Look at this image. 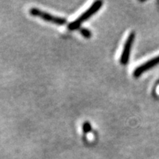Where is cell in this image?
<instances>
[{"label":"cell","instance_id":"1","mask_svg":"<svg viewBox=\"0 0 159 159\" xmlns=\"http://www.w3.org/2000/svg\"><path fill=\"white\" fill-rule=\"evenodd\" d=\"M102 1H96L95 2L92 4V5L86 11H85L75 21H72V22L69 23L68 25V29L70 30H75L80 28L81 24L84 21H87L89 19H90V17L92 16L93 15H94L99 9L102 7Z\"/></svg>","mask_w":159,"mask_h":159},{"label":"cell","instance_id":"3","mask_svg":"<svg viewBox=\"0 0 159 159\" xmlns=\"http://www.w3.org/2000/svg\"><path fill=\"white\" fill-rule=\"evenodd\" d=\"M135 39V33H131L128 39H127L124 45V49H123L122 55L120 57V63L122 65H126L129 61V57H130L131 47H132L133 43H134Z\"/></svg>","mask_w":159,"mask_h":159},{"label":"cell","instance_id":"6","mask_svg":"<svg viewBox=\"0 0 159 159\" xmlns=\"http://www.w3.org/2000/svg\"><path fill=\"white\" fill-rule=\"evenodd\" d=\"M83 130L85 134H89L91 130V125L90 122H85L83 125Z\"/></svg>","mask_w":159,"mask_h":159},{"label":"cell","instance_id":"5","mask_svg":"<svg viewBox=\"0 0 159 159\" xmlns=\"http://www.w3.org/2000/svg\"><path fill=\"white\" fill-rule=\"evenodd\" d=\"M79 30H80V33L83 36L85 37V39H90L91 35H92V34H91V32L86 28H80Z\"/></svg>","mask_w":159,"mask_h":159},{"label":"cell","instance_id":"2","mask_svg":"<svg viewBox=\"0 0 159 159\" xmlns=\"http://www.w3.org/2000/svg\"><path fill=\"white\" fill-rule=\"evenodd\" d=\"M30 13L33 16L39 17L46 21H49V22H52L57 25H65L67 23L66 20L63 18L55 16L49 14L48 13H46V12L35 8V7L31 8L30 11Z\"/></svg>","mask_w":159,"mask_h":159},{"label":"cell","instance_id":"4","mask_svg":"<svg viewBox=\"0 0 159 159\" xmlns=\"http://www.w3.org/2000/svg\"><path fill=\"white\" fill-rule=\"evenodd\" d=\"M158 63H159V55L156 57H154V58L150 60L148 62L143 63L142 65L139 66V67H137L134 71V76L135 77H139L140 75H142L143 73L145 72L146 71H148V69L152 68V67L156 66Z\"/></svg>","mask_w":159,"mask_h":159}]
</instances>
